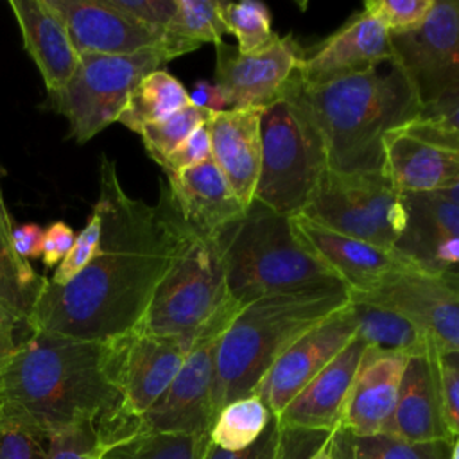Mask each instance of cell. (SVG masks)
Returning <instances> with one entry per match:
<instances>
[{
  "mask_svg": "<svg viewBox=\"0 0 459 459\" xmlns=\"http://www.w3.org/2000/svg\"><path fill=\"white\" fill-rule=\"evenodd\" d=\"M97 210L102 231L95 256L68 283L45 278L29 332L81 341H113L133 332L181 249L194 235L178 215L165 186L149 206L129 197L117 167L102 158Z\"/></svg>",
  "mask_w": 459,
  "mask_h": 459,
  "instance_id": "6da1fadb",
  "label": "cell"
},
{
  "mask_svg": "<svg viewBox=\"0 0 459 459\" xmlns=\"http://www.w3.org/2000/svg\"><path fill=\"white\" fill-rule=\"evenodd\" d=\"M118 407L113 341L29 332L0 368V418L43 439Z\"/></svg>",
  "mask_w": 459,
  "mask_h": 459,
  "instance_id": "7a4b0ae2",
  "label": "cell"
},
{
  "mask_svg": "<svg viewBox=\"0 0 459 459\" xmlns=\"http://www.w3.org/2000/svg\"><path fill=\"white\" fill-rule=\"evenodd\" d=\"M301 84L323 136L326 165L335 172L384 170V136L421 115V104L394 61L326 84Z\"/></svg>",
  "mask_w": 459,
  "mask_h": 459,
  "instance_id": "3957f363",
  "label": "cell"
},
{
  "mask_svg": "<svg viewBox=\"0 0 459 459\" xmlns=\"http://www.w3.org/2000/svg\"><path fill=\"white\" fill-rule=\"evenodd\" d=\"M348 303V289L342 283H328L264 296L244 305L217 342L213 416L230 402L255 394L271 366L296 339Z\"/></svg>",
  "mask_w": 459,
  "mask_h": 459,
  "instance_id": "277c9868",
  "label": "cell"
},
{
  "mask_svg": "<svg viewBox=\"0 0 459 459\" xmlns=\"http://www.w3.org/2000/svg\"><path fill=\"white\" fill-rule=\"evenodd\" d=\"M230 296L238 305L339 278L298 238L290 217L253 201L246 215L219 237Z\"/></svg>",
  "mask_w": 459,
  "mask_h": 459,
  "instance_id": "5b68a950",
  "label": "cell"
},
{
  "mask_svg": "<svg viewBox=\"0 0 459 459\" xmlns=\"http://www.w3.org/2000/svg\"><path fill=\"white\" fill-rule=\"evenodd\" d=\"M326 169L323 136L296 70L281 95L262 108L260 174L253 201L285 217L299 215Z\"/></svg>",
  "mask_w": 459,
  "mask_h": 459,
  "instance_id": "8992f818",
  "label": "cell"
},
{
  "mask_svg": "<svg viewBox=\"0 0 459 459\" xmlns=\"http://www.w3.org/2000/svg\"><path fill=\"white\" fill-rule=\"evenodd\" d=\"M231 299L219 240L192 235L158 283L134 332L195 339Z\"/></svg>",
  "mask_w": 459,
  "mask_h": 459,
  "instance_id": "52a82bcc",
  "label": "cell"
},
{
  "mask_svg": "<svg viewBox=\"0 0 459 459\" xmlns=\"http://www.w3.org/2000/svg\"><path fill=\"white\" fill-rule=\"evenodd\" d=\"M70 81L48 93L47 106L68 120L70 136L84 143L118 120L134 86L169 63L161 45L124 56H79Z\"/></svg>",
  "mask_w": 459,
  "mask_h": 459,
  "instance_id": "ba28073f",
  "label": "cell"
},
{
  "mask_svg": "<svg viewBox=\"0 0 459 459\" xmlns=\"http://www.w3.org/2000/svg\"><path fill=\"white\" fill-rule=\"evenodd\" d=\"M303 215L342 235L394 249L407 226L405 194L384 170L335 172L321 176Z\"/></svg>",
  "mask_w": 459,
  "mask_h": 459,
  "instance_id": "9c48e42d",
  "label": "cell"
},
{
  "mask_svg": "<svg viewBox=\"0 0 459 459\" xmlns=\"http://www.w3.org/2000/svg\"><path fill=\"white\" fill-rule=\"evenodd\" d=\"M115 342V382L118 411L97 425L102 446L134 434V421L147 412L172 384L194 339L129 332Z\"/></svg>",
  "mask_w": 459,
  "mask_h": 459,
  "instance_id": "30bf717a",
  "label": "cell"
},
{
  "mask_svg": "<svg viewBox=\"0 0 459 459\" xmlns=\"http://www.w3.org/2000/svg\"><path fill=\"white\" fill-rule=\"evenodd\" d=\"M242 308L231 299L194 339V344L167 391L134 421L138 432L210 434L213 425L212 387L215 350L221 335Z\"/></svg>",
  "mask_w": 459,
  "mask_h": 459,
  "instance_id": "8fae6325",
  "label": "cell"
},
{
  "mask_svg": "<svg viewBox=\"0 0 459 459\" xmlns=\"http://www.w3.org/2000/svg\"><path fill=\"white\" fill-rule=\"evenodd\" d=\"M391 45L421 111L459 95V0H434L423 23L393 34Z\"/></svg>",
  "mask_w": 459,
  "mask_h": 459,
  "instance_id": "7c38bea8",
  "label": "cell"
},
{
  "mask_svg": "<svg viewBox=\"0 0 459 459\" xmlns=\"http://www.w3.org/2000/svg\"><path fill=\"white\" fill-rule=\"evenodd\" d=\"M384 174L402 194H441L459 183V133L420 115L384 136Z\"/></svg>",
  "mask_w": 459,
  "mask_h": 459,
  "instance_id": "4fadbf2b",
  "label": "cell"
},
{
  "mask_svg": "<svg viewBox=\"0 0 459 459\" xmlns=\"http://www.w3.org/2000/svg\"><path fill=\"white\" fill-rule=\"evenodd\" d=\"M213 81L226 91L231 109L265 108L283 91L305 57V48L292 34L280 36L265 48L240 54L224 41L215 45Z\"/></svg>",
  "mask_w": 459,
  "mask_h": 459,
  "instance_id": "5bb4252c",
  "label": "cell"
},
{
  "mask_svg": "<svg viewBox=\"0 0 459 459\" xmlns=\"http://www.w3.org/2000/svg\"><path fill=\"white\" fill-rule=\"evenodd\" d=\"M290 222L301 244L351 292L375 289L402 274L423 273L396 249H385L328 230L303 213L290 217Z\"/></svg>",
  "mask_w": 459,
  "mask_h": 459,
  "instance_id": "9a60e30c",
  "label": "cell"
},
{
  "mask_svg": "<svg viewBox=\"0 0 459 459\" xmlns=\"http://www.w3.org/2000/svg\"><path fill=\"white\" fill-rule=\"evenodd\" d=\"M351 301L400 312L418 325L441 353H459V296L425 273L396 276L375 289L351 292Z\"/></svg>",
  "mask_w": 459,
  "mask_h": 459,
  "instance_id": "2e32d148",
  "label": "cell"
},
{
  "mask_svg": "<svg viewBox=\"0 0 459 459\" xmlns=\"http://www.w3.org/2000/svg\"><path fill=\"white\" fill-rule=\"evenodd\" d=\"M355 337L350 303L296 339L271 366L255 394L278 416L285 405Z\"/></svg>",
  "mask_w": 459,
  "mask_h": 459,
  "instance_id": "e0dca14e",
  "label": "cell"
},
{
  "mask_svg": "<svg viewBox=\"0 0 459 459\" xmlns=\"http://www.w3.org/2000/svg\"><path fill=\"white\" fill-rule=\"evenodd\" d=\"M394 52L385 27L366 9L321 41L298 66L305 84H326L337 79L368 74L389 61Z\"/></svg>",
  "mask_w": 459,
  "mask_h": 459,
  "instance_id": "ac0fdd59",
  "label": "cell"
},
{
  "mask_svg": "<svg viewBox=\"0 0 459 459\" xmlns=\"http://www.w3.org/2000/svg\"><path fill=\"white\" fill-rule=\"evenodd\" d=\"M407 360L409 353L366 346L337 429L353 436H387Z\"/></svg>",
  "mask_w": 459,
  "mask_h": 459,
  "instance_id": "d6986e66",
  "label": "cell"
},
{
  "mask_svg": "<svg viewBox=\"0 0 459 459\" xmlns=\"http://www.w3.org/2000/svg\"><path fill=\"white\" fill-rule=\"evenodd\" d=\"M61 16L79 56H124L154 47L163 32L154 30L104 0H47Z\"/></svg>",
  "mask_w": 459,
  "mask_h": 459,
  "instance_id": "ffe728a7",
  "label": "cell"
},
{
  "mask_svg": "<svg viewBox=\"0 0 459 459\" xmlns=\"http://www.w3.org/2000/svg\"><path fill=\"white\" fill-rule=\"evenodd\" d=\"M163 186L185 226L203 238H217L247 212L212 158L167 174Z\"/></svg>",
  "mask_w": 459,
  "mask_h": 459,
  "instance_id": "44dd1931",
  "label": "cell"
},
{
  "mask_svg": "<svg viewBox=\"0 0 459 459\" xmlns=\"http://www.w3.org/2000/svg\"><path fill=\"white\" fill-rule=\"evenodd\" d=\"M387 436L411 443L454 441L443 420L439 350L434 342L409 355Z\"/></svg>",
  "mask_w": 459,
  "mask_h": 459,
  "instance_id": "7402d4cb",
  "label": "cell"
},
{
  "mask_svg": "<svg viewBox=\"0 0 459 459\" xmlns=\"http://www.w3.org/2000/svg\"><path fill=\"white\" fill-rule=\"evenodd\" d=\"M366 342L357 335L274 416L280 427L333 432L359 369Z\"/></svg>",
  "mask_w": 459,
  "mask_h": 459,
  "instance_id": "603a6c76",
  "label": "cell"
},
{
  "mask_svg": "<svg viewBox=\"0 0 459 459\" xmlns=\"http://www.w3.org/2000/svg\"><path fill=\"white\" fill-rule=\"evenodd\" d=\"M260 108L226 109L206 122L212 160L246 208L255 199L260 174Z\"/></svg>",
  "mask_w": 459,
  "mask_h": 459,
  "instance_id": "cb8c5ba5",
  "label": "cell"
},
{
  "mask_svg": "<svg viewBox=\"0 0 459 459\" xmlns=\"http://www.w3.org/2000/svg\"><path fill=\"white\" fill-rule=\"evenodd\" d=\"M9 7L20 25L23 47L36 63L47 91L61 90L81 59L65 22L47 0H11Z\"/></svg>",
  "mask_w": 459,
  "mask_h": 459,
  "instance_id": "d4e9b609",
  "label": "cell"
},
{
  "mask_svg": "<svg viewBox=\"0 0 459 459\" xmlns=\"http://www.w3.org/2000/svg\"><path fill=\"white\" fill-rule=\"evenodd\" d=\"M13 222L0 197V307L20 325L27 326L45 278L23 260L11 240Z\"/></svg>",
  "mask_w": 459,
  "mask_h": 459,
  "instance_id": "484cf974",
  "label": "cell"
},
{
  "mask_svg": "<svg viewBox=\"0 0 459 459\" xmlns=\"http://www.w3.org/2000/svg\"><path fill=\"white\" fill-rule=\"evenodd\" d=\"M350 310L355 321V335L368 346L412 355L432 342L418 325L400 312L351 299Z\"/></svg>",
  "mask_w": 459,
  "mask_h": 459,
  "instance_id": "4316f807",
  "label": "cell"
},
{
  "mask_svg": "<svg viewBox=\"0 0 459 459\" xmlns=\"http://www.w3.org/2000/svg\"><path fill=\"white\" fill-rule=\"evenodd\" d=\"M226 32L217 0H178L176 14L163 30L160 45L172 61L204 43H221Z\"/></svg>",
  "mask_w": 459,
  "mask_h": 459,
  "instance_id": "83f0119b",
  "label": "cell"
},
{
  "mask_svg": "<svg viewBox=\"0 0 459 459\" xmlns=\"http://www.w3.org/2000/svg\"><path fill=\"white\" fill-rule=\"evenodd\" d=\"M188 104L186 88L167 70L160 68L147 74L134 86L117 122L140 133L143 126L163 120Z\"/></svg>",
  "mask_w": 459,
  "mask_h": 459,
  "instance_id": "f1b7e54d",
  "label": "cell"
},
{
  "mask_svg": "<svg viewBox=\"0 0 459 459\" xmlns=\"http://www.w3.org/2000/svg\"><path fill=\"white\" fill-rule=\"evenodd\" d=\"M452 441L411 443L393 436H353L332 432L333 459H448Z\"/></svg>",
  "mask_w": 459,
  "mask_h": 459,
  "instance_id": "f546056e",
  "label": "cell"
},
{
  "mask_svg": "<svg viewBox=\"0 0 459 459\" xmlns=\"http://www.w3.org/2000/svg\"><path fill=\"white\" fill-rule=\"evenodd\" d=\"M210 434L138 432L102 446L99 459H203Z\"/></svg>",
  "mask_w": 459,
  "mask_h": 459,
  "instance_id": "4dcf8cb0",
  "label": "cell"
},
{
  "mask_svg": "<svg viewBox=\"0 0 459 459\" xmlns=\"http://www.w3.org/2000/svg\"><path fill=\"white\" fill-rule=\"evenodd\" d=\"M273 412L258 394H247L224 405L210 429L212 445L237 452L251 446L267 429Z\"/></svg>",
  "mask_w": 459,
  "mask_h": 459,
  "instance_id": "1f68e13d",
  "label": "cell"
},
{
  "mask_svg": "<svg viewBox=\"0 0 459 459\" xmlns=\"http://www.w3.org/2000/svg\"><path fill=\"white\" fill-rule=\"evenodd\" d=\"M407 226L396 247L432 240L459 238V203L441 194H405Z\"/></svg>",
  "mask_w": 459,
  "mask_h": 459,
  "instance_id": "d6a6232c",
  "label": "cell"
},
{
  "mask_svg": "<svg viewBox=\"0 0 459 459\" xmlns=\"http://www.w3.org/2000/svg\"><path fill=\"white\" fill-rule=\"evenodd\" d=\"M219 13L226 30L237 38L235 47L240 54L258 52L278 38L271 25V11L262 2H219Z\"/></svg>",
  "mask_w": 459,
  "mask_h": 459,
  "instance_id": "836d02e7",
  "label": "cell"
},
{
  "mask_svg": "<svg viewBox=\"0 0 459 459\" xmlns=\"http://www.w3.org/2000/svg\"><path fill=\"white\" fill-rule=\"evenodd\" d=\"M210 115V111L188 104L163 120L143 126L140 136L147 154L161 167L174 149H178L199 126L208 122Z\"/></svg>",
  "mask_w": 459,
  "mask_h": 459,
  "instance_id": "e575fe53",
  "label": "cell"
},
{
  "mask_svg": "<svg viewBox=\"0 0 459 459\" xmlns=\"http://www.w3.org/2000/svg\"><path fill=\"white\" fill-rule=\"evenodd\" d=\"M97 421H81L48 436L47 459H99L102 443Z\"/></svg>",
  "mask_w": 459,
  "mask_h": 459,
  "instance_id": "d590c367",
  "label": "cell"
},
{
  "mask_svg": "<svg viewBox=\"0 0 459 459\" xmlns=\"http://www.w3.org/2000/svg\"><path fill=\"white\" fill-rule=\"evenodd\" d=\"M434 0H369L364 9L373 14L385 30L403 34L423 23Z\"/></svg>",
  "mask_w": 459,
  "mask_h": 459,
  "instance_id": "8d00e7d4",
  "label": "cell"
},
{
  "mask_svg": "<svg viewBox=\"0 0 459 459\" xmlns=\"http://www.w3.org/2000/svg\"><path fill=\"white\" fill-rule=\"evenodd\" d=\"M100 231H102V215L95 206L88 224L75 237V242H74L72 249L61 260V264L56 267V271L48 278V281L54 283V285H65L70 280H74L95 256L97 247H99V240H100Z\"/></svg>",
  "mask_w": 459,
  "mask_h": 459,
  "instance_id": "74e56055",
  "label": "cell"
},
{
  "mask_svg": "<svg viewBox=\"0 0 459 459\" xmlns=\"http://www.w3.org/2000/svg\"><path fill=\"white\" fill-rule=\"evenodd\" d=\"M45 443L36 432L0 418V459H47Z\"/></svg>",
  "mask_w": 459,
  "mask_h": 459,
  "instance_id": "f35d334b",
  "label": "cell"
},
{
  "mask_svg": "<svg viewBox=\"0 0 459 459\" xmlns=\"http://www.w3.org/2000/svg\"><path fill=\"white\" fill-rule=\"evenodd\" d=\"M122 14L163 32L176 14L178 0H104Z\"/></svg>",
  "mask_w": 459,
  "mask_h": 459,
  "instance_id": "ab89813d",
  "label": "cell"
},
{
  "mask_svg": "<svg viewBox=\"0 0 459 459\" xmlns=\"http://www.w3.org/2000/svg\"><path fill=\"white\" fill-rule=\"evenodd\" d=\"M212 158V145H210V133L208 126H199L178 149H174L167 160L163 161L161 169L165 174H176L195 165H201Z\"/></svg>",
  "mask_w": 459,
  "mask_h": 459,
  "instance_id": "60d3db41",
  "label": "cell"
},
{
  "mask_svg": "<svg viewBox=\"0 0 459 459\" xmlns=\"http://www.w3.org/2000/svg\"><path fill=\"white\" fill-rule=\"evenodd\" d=\"M439 391L441 411L452 439L459 437V368L439 351Z\"/></svg>",
  "mask_w": 459,
  "mask_h": 459,
  "instance_id": "b9f144b4",
  "label": "cell"
},
{
  "mask_svg": "<svg viewBox=\"0 0 459 459\" xmlns=\"http://www.w3.org/2000/svg\"><path fill=\"white\" fill-rule=\"evenodd\" d=\"M280 434H281L280 423L273 416L265 432L251 446L237 452H228L210 443L203 459H276L278 448H280Z\"/></svg>",
  "mask_w": 459,
  "mask_h": 459,
  "instance_id": "7bdbcfd3",
  "label": "cell"
},
{
  "mask_svg": "<svg viewBox=\"0 0 459 459\" xmlns=\"http://www.w3.org/2000/svg\"><path fill=\"white\" fill-rule=\"evenodd\" d=\"M75 242V233L66 222H52L48 228H45L43 235V249H41V260L47 267H57L61 260L68 255Z\"/></svg>",
  "mask_w": 459,
  "mask_h": 459,
  "instance_id": "ee69618b",
  "label": "cell"
},
{
  "mask_svg": "<svg viewBox=\"0 0 459 459\" xmlns=\"http://www.w3.org/2000/svg\"><path fill=\"white\" fill-rule=\"evenodd\" d=\"M188 99H190V104L201 109H206L210 113L231 109L230 97L215 81H208V79L195 81L192 90L188 91Z\"/></svg>",
  "mask_w": 459,
  "mask_h": 459,
  "instance_id": "f6af8a7d",
  "label": "cell"
},
{
  "mask_svg": "<svg viewBox=\"0 0 459 459\" xmlns=\"http://www.w3.org/2000/svg\"><path fill=\"white\" fill-rule=\"evenodd\" d=\"M43 235H45V230L34 222L13 224V230H11V240L14 244V249L27 262L34 258H41Z\"/></svg>",
  "mask_w": 459,
  "mask_h": 459,
  "instance_id": "bcb514c9",
  "label": "cell"
},
{
  "mask_svg": "<svg viewBox=\"0 0 459 459\" xmlns=\"http://www.w3.org/2000/svg\"><path fill=\"white\" fill-rule=\"evenodd\" d=\"M16 326L18 323L0 307V368L14 351L16 341Z\"/></svg>",
  "mask_w": 459,
  "mask_h": 459,
  "instance_id": "7dc6e473",
  "label": "cell"
},
{
  "mask_svg": "<svg viewBox=\"0 0 459 459\" xmlns=\"http://www.w3.org/2000/svg\"><path fill=\"white\" fill-rule=\"evenodd\" d=\"M421 115H430V117H437L441 120H445L446 124H450L457 133H459V95L443 100L441 104L421 111Z\"/></svg>",
  "mask_w": 459,
  "mask_h": 459,
  "instance_id": "c3c4849f",
  "label": "cell"
},
{
  "mask_svg": "<svg viewBox=\"0 0 459 459\" xmlns=\"http://www.w3.org/2000/svg\"><path fill=\"white\" fill-rule=\"evenodd\" d=\"M434 278H437L445 287H448L454 294L459 296V267L445 269V271L434 274Z\"/></svg>",
  "mask_w": 459,
  "mask_h": 459,
  "instance_id": "681fc988",
  "label": "cell"
},
{
  "mask_svg": "<svg viewBox=\"0 0 459 459\" xmlns=\"http://www.w3.org/2000/svg\"><path fill=\"white\" fill-rule=\"evenodd\" d=\"M441 195H445V197H448V199H452V201L459 203V183H457L455 186H452V188H448V190L441 192Z\"/></svg>",
  "mask_w": 459,
  "mask_h": 459,
  "instance_id": "f907efd6",
  "label": "cell"
},
{
  "mask_svg": "<svg viewBox=\"0 0 459 459\" xmlns=\"http://www.w3.org/2000/svg\"><path fill=\"white\" fill-rule=\"evenodd\" d=\"M448 459H459V437H455V439L452 441V448H450Z\"/></svg>",
  "mask_w": 459,
  "mask_h": 459,
  "instance_id": "816d5d0a",
  "label": "cell"
},
{
  "mask_svg": "<svg viewBox=\"0 0 459 459\" xmlns=\"http://www.w3.org/2000/svg\"><path fill=\"white\" fill-rule=\"evenodd\" d=\"M446 360H450L452 364H455L459 368V353H441Z\"/></svg>",
  "mask_w": 459,
  "mask_h": 459,
  "instance_id": "f5cc1de1",
  "label": "cell"
},
{
  "mask_svg": "<svg viewBox=\"0 0 459 459\" xmlns=\"http://www.w3.org/2000/svg\"><path fill=\"white\" fill-rule=\"evenodd\" d=\"M0 197H2V190H0Z\"/></svg>",
  "mask_w": 459,
  "mask_h": 459,
  "instance_id": "db71d44e",
  "label": "cell"
},
{
  "mask_svg": "<svg viewBox=\"0 0 459 459\" xmlns=\"http://www.w3.org/2000/svg\"><path fill=\"white\" fill-rule=\"evenodd\" d=\"M332 459H333V457H332Z\"/></svg>",
  "mask_w": 459,
  "mask_h": 459,
  "instance_id": "11a10c76",
  "label": "cell"
}]
</instances>
